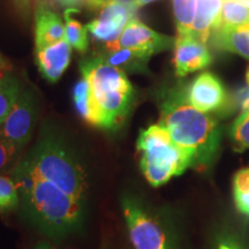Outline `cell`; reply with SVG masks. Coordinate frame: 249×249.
Instances as JSON below:
<instances>
[{
  "label": "cell",
  "instance_id": "1",
  "mask_svg": "<svg viewBox=\"0 0 249 249\" xmlns=\"http://www.w3.org/2000/svg\"><path fill=\"white\" fill-rule=\"evenodd\" d=\"M22 209L49 236L75 232L85 220L89 174L75 152L57 134L46 130L11 172Z\"/></svg>",
  "mask_w": 249,
  "mask_h": 249
},
{
  "label": "cell",
  "instance_id": "2",
  "mask_svg": "<svg viewBox=\"0 0 249 249\" xmlns=\"http://www.w3.org/2000/svg\"><path fill=\"white\" fill-rule=\"evenodd\" d=\"M173 142L192 160L193 169H209L219 154L222 128L218 121L187 101L186 87L164 90L160 97V123Z\"/></svg>",
  "mask_w": 249,
  "mask_h": 249
},
{
  "label": "cell",
  "instance_id": "3",
  "mask_svg": "<svg viewBox=\"0 0 249 249\" xmlns=\"http://www.w3.org/2000/svg\"><path fill=\"white\" fill-rule=\"evenodd\" d=\"M80 70L91 88L97 128L116 132L128 118L135 103V89L126 73L108 64L102 55L82 60Z\"/></svg>",
  "mask_w": 249,
  "mask_h": 249
},
{
  "label": "cell",
  "instance_id": "4",
  "mask_svg": "<svg viewBox=\"0 0 249 249\" xmlns=\"http://www.w3.org/2000/svg\"><path fill=\"white\" fill-rule=\"evenodd\" d=\"M136 148L143 176L152 187L163 186L193 167L189 156L173 142L170 133L160 124L142 129Z\"/></svg>",
  "mask_w": 249,
  "mask_h": 249
},
{
  "label": "cell",
  "instance_id": "5",
  "mask_svg": "<svg viewBox=\"0 0 249 249\" xmlns=\"http://www.w3.org/2000/svg\"><path fill=\"white\" fill-rule=\"evenodd\" d=\"M121 210L126 220L128 235L135 249H171L166 233L135 198L124 196Z\"/></svg>",
  "mask_w": 249,
  "mask_h": 249
},
{
  "label": "cell",
  "instance_id": "6",
  "mask_svg": "<svg viewBox=\"0 0 249 249\" xmlns=\"http://www.w3.org/2000/svg\"><path fill=\"white\" fill-rule=\"evenodd\" d=\"M37 119V102L33 91L21 90L7 118L0 126V138L22 149L30 141Z\"/></svg>",
  "mask_w": 249,
  "mask_h": 249
},
{
  "label": "cell",
  "instance_id": "7",
  "mask_svg": "<svg viewBox=\"0 0 249 249\" xmlns=\"http://www.w3.org/2000/svg\"><path fill=\"white\" fill-rule=\"evenodd\" d=\"M135 12L132 4L111 0L99 9L97 18L86 27L96 43L104 45L105 51H111L128 21L136 17Z\"/></svg>",
  "mask_w": 249,
  "mask_h": 249
},
{
  "label": "cell",
  "instance_id": "8",
  "mask_svg": "<svg viewBox=\"0 0 249 249\" xmlns=\"http://www.w3.org/2000/svg\"><path fill=\"white\" fill-rule=\"evenodd\" d=\"M186 98L193 107L205 113H229L230 95L219 77L210 71L196 76L186 86Z\"/></svg>",
  "mask_w": 249,
  "mask_h": 249
},
{
  "label": "cell",
  "instance_id": "9",
  "mask_svg": "<svg viewBox=\"0 0 249 249\" xmlns=\"http://www.w3.org/2000/svg\"><path fill=\"white\" fill-rule=\"evenodd\" d=\"M174 42H176V38L161 35L145 26L138 17H134L126 24L123 34L111 51L120 49H135L156 54L172 48L174 46Z\"/></svg>",
  "mask_w": 249,
  "mask_h": 249
},
{
  "label": "cell",
  "instance_id": "10",
  "mask_svg": "<svg viewBox=\"0 0 249 249\" xmlns=\"http://www.w3.org/2000/svg\"><path fill=\"white\" fill-rule=\"evenodd\" d=\"M211 61L213 57L205 43L196 38L193 34L177 35L173 54V66L177 76L183 77L204 70Z\"/></svg>",
  "mask_w": 249,
  "mask_h": 249
},
{
  "label": "cell",
  "instance_id": "11",
  "mask_svg": "<svg viewBox=\"0 0 249 249\" xmlns=\"http://www.w3.org/2000/svg\"><path fill=\"white\" fill-rule=\"evenodd\" d=\"M71 46L66 38L44 49L36 50V61L43 77L50 83H55L71 64Z\"/></svg>",
  "mask_w": 249,
  "mask_h": 249
},
{
  "label": "cell",
  "instance_id": "12",
  "mask_svg": "<svg viewBox=\"0 0 249 249\" xmlns=\"http://www.w3.org/2000/svg\"><path fill=\"white\" fill-rule=\"evenodd\" d=\"M65 24L60 15L52 7L35 8L36 50L44 49L65 38Z\"/></svg>",
  "mask_w": 249,
  "mask_h": 249
},
{
  "label": "cell",
  "instance_id": "13",
  "mask_svg": "<svg viewBox=\"0 0 249 249\" xmlns=\"http://www.w3.org/2000/svg\"><path fill=\"white\" fill-rule=\"evenodd\" d=\"M224 0H196L192 34L207 44L222 13Z\"/></svg>",
  "mask_w": 249,
  "mask_h": 249
},
{
  "label": "cell",
  "instance_id": "14",
  "mask_svg": "<svg viewBox=\"0 0 249 249\" xmlns=\"http://www.w3.org/2000/svg\"><path fill=\"white\" fill-rule=\"evenodd\" d=\"M214 48L249 59V24L236 28H217L211 34Z\"/></svg>",
  "mask_w": 249,
  "mask_h": 249
},
{
  "label": "cell",
  "instance_id": "15",
  "mask_svg": "<svg viewBox=\"0 0 249 249\" xmlns=\"http://www.w3.org/2000/svg\"><path fill=\"white\" fill-rule=\"evenodd\" d=\"M112 66L120 68L124 73H144L151 53L135 49H120L116 51H104L99 54Z\"/></svg>",
  "mask_w": 249,
  "mask_h": 249
},
{
  "label": "cell",
  "instance_id": "16",
  "mask_svg": "<svg viewBox=\"0 0 249 249\" xmlns=\"http://www.w3.org/2000/svg\"><path fill=\"white\" fill-rule=\"evenodd\" d=\"M73 101L77 113L90 126L97 127V116H96L95 107H93L91 88H90L89 81L87 77L82 76V79L76 82L73 89Z\"/></svg>",
  "mask_w": 249,
  "mask_h": 249
},
{
  "label": "cell",
  "instance_id": "17",
  "mask_svg": "<svg viewBox=\"0 0 249 249\" xmlns=\"http://www.w3.org/2000/svg\"><path fill=\"white\" fill-rule=\"evenodd\" d=\"M249 24V7L239 0H224L217 28H236ZM213 29V30H214Z\"/></svg>",
  "mask_w": 249,
  "mask_h": 249
},
{
  "label": "cell",
  "instance_id": "18",
  "mask_svg": "<svg viewBox=\"0 0 249 249\" xmlns=\"http://www.w3.org/2000/svg\"><path fill=\"white\" fill-rule=\"evenodd\" d=\"M75 9H66L65 11V38L70 43L71 48L76 49L81 53H86L89 46L88 29L82 23L73 18Z\"/></svg>",
  "mask_w": 249,
  "mask_h": 249
},
{
  "label": "cell",
  "instance_id": "19",
  "mask_svg": "<svg viewBox=\"0 0 249 249\" xmlns=\"http://www.w3.org/2000/svg\"><path fill=\"white\" fill-rule=\"evenodd\" d=\"M20 92V83L14 76L0 75V126L7 118Z\"/></svg>",
  "mask_w": 249,
  "mask_h": 249
},
{
  "label": "cell",
  "instance_id": "20",
  "mask_svg": "<svg viewBox=\"0 0 249 249\" xmlns=\"http://www.w3.org/2000/svg\"><path fill=\"white\" fill-rule=\"evenodd\" d=\"M196 9V0H173V13L177 35L192 34Z\"/></svg>",
  "mask_w": 249,
  "mask_h": 249
},
{
  "label": "cell",
  "instance_id": "21",
  "mask_svg": "<svg viewBox=\"0 0 249 249\" xmlns=\"http://www.w3.org/2000/svg\"><path fill=\"white\" fill-rule=\"evenodd\" d=\"M229 135L234 151L244 152L249 149V111L242 112L233 121Z\"/></svg>",
  "mask_w": 249,
  "mask_h": 249
},
{
  "label": "cell",
  "instance_id": "22",
  "mask_svg": "<svg viewBox=\"0 0 249 249\" xmlns=\"http://www.w3.org/2000/svg\"><path fill=\"white\" fill-rule=\"evenodd\" d=\"M20 203L18 186L12 177L0 176V213L14 210Z\"/></svg>",
  "mask_w": 249,
  "mask_h": 249
},
{
  "label": "cell",
  "instance_id": "23",
  "mask_svg": "<svg viewBox=\"0 0 249 249\" xmlns=\"http://www.w3.org/2000/svg\"><path fill=\"white\" fill-rule=\"evenodd\" d=\"M108 1L111 0H53L55 6L66 9H75L77 12L82 8L88 11H99Z\"/></svg>",
  "mask_w": 249,
  "mask_h": 249
},
{
  "label": "cell",
  "instance_id": "24",
  "mask_svg": "<svg viewBox=\"0 0 249 249\" xmlns=\"http://www.w3.org/2000/svg\"><path fill=\"white\" fill-rule=\"evenodd\" d=\"M22 149L15 147L14 144L0 138V171L8 169L17 163L18 155Z\"/></svg>",
  "mask_w": 249,
  "mask_h": 249
},
{
  "label": "cell",
  "instance_id": "25",
  "mask_svg": "<svg viewBox=\"0 0 249 249\" xmlns=\"http://www.w3.org/2000/svg\"><path fill=\"white\" fill-rule=\"evenodd\" d=\"M230 107L231 110H239L242 112L249 111V86L241 87L230 97Z\"/></svg>",
  "mask_w": 249,
  "mask_h": 249
},
{
  "label": "cell",
  "instance_id": "26",
  "mask_svg": "<svg viewBox=\"0 0 249 249\" xmlns=\"http://www.w3.org/2000/svg\"><path fill=\"white\" fill-rule=\"evenodd\" d=\"M249 192V167L239 170L233 177V195Z\"/></svg>",
  "mask_w": 249,
  "mask_h": 249
},
{
  "label": "cell",
  "instance_id": "27",
  "mask_svg": "<svg viewBox=\"0 0 249 249\" xmlns=\"http://www.w3.org/2000/svg\"><path fill=\"white\" fill-rule=\"evenodd\" d=\"M216 249H246L238 239L231 234L222 235L217 241Z\"/></svg>",
  "mask_w": 249,
  "mask_h": 249
},
{
  "label": "cell",
  "instance_id": "28",
  "mask_svg": "<svg viewBox=\"0 0 249 249\" xmlns=\"http://www.w3.org/2000/svg\"><path fill=\"white\" fill-rule=\"evenodd\" d=\"M15 9H17L18 14L27 21L30 17L31 11V0H12Z\"/></svg>",
  "mask_w": 249,
  "mask_h": 249
},
{
  "label": "cell",
  "instance_id": "29",
  "mask_svg": "<svg viewBox=\"0 0 249 249\" xmlns=\"http://www.w3.org/2000/svg\"><path fill=\"white\" fill-rule=\"evenodd\" d=\"M236 209L241 213L249 216V192L245 194H235L233 195Z\"/></svg>",
  "mask_w": 249,
  "mask_h": 249
},
{
  "label": "cell",
  "instance_id": "30",
  "mask_svg": "<svg viewBox=\"0 0 249 249\" xmlns=\"http://www.w3.org/2000/svg\"><path fill=\"white\" fill-rule=\"evenodd\" d=\"M152 1H155V0H133L132 6L135 9H139V8L143 7V6L150 4V2H152Z\"/></svg>",
  "mask_w": 249,
  "mask_h": 249
},
{
  "label": "cell",
  "instance_id": "31",
  "mask_svg": "<svg viewBox=\"0 0 249 249\" xmlns=\"http://www.w3.org/2000/svg\"><path fill=\"white\" fill-rule=\"evenodd\" d=\"M35 249H58V248H55L54 246H52L51 244H49V242L42 241V242H39V244L36 246Z\"/></svg>",
  "mask_w": 249,
  "mask_h": 249
},
{
  "label": "cell",
  "instance_id": "32",
  "mask_svg": "<svg viewBox=\"0 0 249 249\" xmlns=\"http://www.w3.org/2000/svg\"><path fill=\"white\" fill-rule=\"evenodd\" d=\"M114 1H120V2H124V4H132L133 0H114Z\"/></svg>",
  "mask_w": 249,
  "mask_h": 249
},
{
  "label": "cell",
  "instance_id": "33",
  "mask_svg": "<svg viewBox=\"0 0 249 249\" xmlns=\"http://www.w3.org/2000/svg\"><path fill=\"white\" fill-rule=\"evenodd\" d=\"M246 82L249 86V67L247 68V71H246Z\"/></svg>",
  "mask_w": 249,
  "mask_h": 249
},
{
  "label": "cell",
  "instance_id": "34",
  "mask_svg": "<svg viewBox=\"0 0 249 249\" xmlns=\"http://www.w3.org/2000/svg\"><path fill=\"white\" fill-rule=\"evenodd\" d=\"M239 1H241L242 4H245L246 6H248L249 7V0H239Z\"/></svg>",
  "mask_w": 249,
  "mask_h": 249
},
{
  "label": "cell",
  "instance_id": "35",
  "mask_svg": "<svg viewBox=\"0 0 249 249\" xmlns=\"http://www.w3.org/2000/svg\"><path fill=\"white\" fill-rule=\"evenodd\" d=\"M0 68H1V58H0ZM0 75H2V73H0Z\"/></svg>",
  "mask_w": 249,
  "mask_h": 249
}]
</instances>
